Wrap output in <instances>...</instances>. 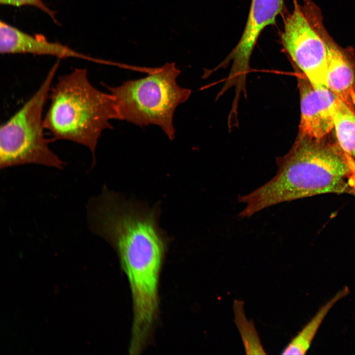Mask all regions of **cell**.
<instances>
[{"instance_id": "obj_1", "label": "cell", "mask_w": 355, "mask_h": 355, "mask_svg": "<svg viewBox=\"0 0 355 355\" xmlns=\"http://www.w3.org/2000/svg\"><path fill=\"white\" fill-rule=\"evenodd\" d=\"M104 238L116 251L131 289L133 320L130 350L140 353L152 333L159 310V284L168 237L159 217L131 210L112 217Z\"/></svg>"}, {"instance_id": "obj_2", "label": "cell", "mask_w": 355, "mask_h": 355, "mask_svg": "<svg viewBox=\"0 0 355 355\" xmlns=\"http://www.w3.org/2000/svg\"><path fill=\"white\" fill-rule=\"evenodd\" d=\"M276 175L238 198L249 217L283 202L324 193L355 196V160L340 146L298 137L289 151L276 159Z\"/></svg>"}, {"instance_id": "obj_3", "label": "cell", "mask_w": 355, "mask_h": 355, "mask_svg": "<svg viewBox=\"0 0 355 355\" xmlns=\"http://www.w3.org/2000/svg\"><path fill=\"white\" fill-rule=\"evenodd\" d=\"M50 104L44 126L54 140L71 141L88 148L93 168L99 139L112 119L119 120L114 97L95 88L86 69H75L59 77L51 89Z\"/></svg>"}, {"instance_id": "obj_4", "label": "cell", "mask_w": 355, "mask_h": 355, "mask_svg": "<svg viewBox=\"0 0 355 355\" xmlns=\"http://www.w3.org/2000/svg\"><path fill=\"white\" fill-rule=\"evenodd\" d=\"M143 78L129 80L116 87L105 85L114 97L119 120L138 126H159L170 140L175 138L174 114L191 94L179 86L180 71L174 63L149 69Z\"/></svg>"}, {"instance_id": "obj_5", "label": "cell", "mask_w": 355, "mask_h": 355, "mask_svg": "<svg viewBox=\"0 0 355 355\" xmlns=\"http://www.w3.org/2000/svg\"><path fill=\"white\" fill-rule=\"evenodd\" d=\"M57 61L36 92L0 128V168L37 164L63 169L64 162L49 146L43 110L57 71Z\"/></svg>"}, {"instance_id": "obj_6", "label": "cell", "mask_w": 355, "mask_h": 355, "mask_svg": "<svg viewBox=\"0 0 355 355\" xmlns=\"http://www.w3.org/2000/svg\"><path fill=\"white\" fill-rule=\"evenodd\" d=\"M281 34L283 48L315 88H327V40L321 11L313 0H294Z\"/></svg>"}, {"instance_id": "obj_7", "label": "cell", "mask_w": 355, "mask_h": 355, "mask_svg": "<svg viewBox=\"0 0 355 355\" xmlns=\"http://www.w3.org/2000/svg\"><path fill=\"white\" fill-rule=\"evenodd\" d=\"M284 0H251L249 13L242 35L237 45L217 69L232 66L226 83L230 86L245 87L249 61L257 39L267 26L275 24L283 10Z\"/></svg>"}, {"instance_id": "obj_8", "label": "cell", "mask_w": 355, "mask_h": 355, "mask_svg": "<svg viewBox=\"0 0 355 355\" xmlns=\"http://www.w3.org/2000/svg\"><path fill=\"white\" fill-rule=\"evenodd\" d=\"M300 120L298 137L317 141L334 128V116L339 98L327 88H315L305 78L298 79Z\"/></svg>"}, {"instance_id": "obj_9", "label": "cell", "mask_w": 355, "mask_h": 355, "mask_svg": "<svg viewBox=\"0 0 355 355\" xmlns=\"http://www.w3.org/2000/svg\"><path fill=\"white\" fill-rule=\"evenodd\" d=\"M0 52L75 58L103 64H111L77 52L60 43L49 42L42 36H31L2 21L0 22Z\"/></svg>"}, {"instance_id": "obj_10", "label": "cell", "mask_w": 355, "mask_h": 355, "mask_svg": "<svg viewBox=\"0 0 355 355\" xmlns=\"http://www.w3.org/2000/svg\"><path fill=\"white\" fill-rule=\"evenodd\" d=\"M327 47V88L355 111V62L352 48L341 46L330 35Z\"/></svg>"}, {"instance_id": "obj_11", "label": "cell", "mask_w": 355, "mask_h": 355, "mask_svg": "<svg viewBox=\"0 0 355 355\" xmlns=\"http://www.w3.org/2000/svg\"><path fill=\"white\" fill-rule=\"evenodd\" d=\"M349 293V288L346 286L321 306L313 318L285 347L281 354H305L309 349L318 329L329 311L337 302Z\"/></svg>"}, {"instance_id": "obj_12", "label": "cell", "mask_w": 355, "mask_h": 355, "mask_svg": "<svg viewBox=\"0 0 355 355\" xmlns=\"http://www.w3.org/2000/svg\"><path fill=\"white\" fill-rule=\"evenodd\" d=\"M334 128L340 147L355 158V114L340 98L334 113Z\"/></svg>"}, {"instance_id": "obj_13", "label": "cell", "mask_w": 355, "mask_h": 355, "mask_svg": "<svg viewBox=\"0 0 355 355\" xmlns=\"http://www.w3.org/2000/svg\"><path fill=\"white\" fill-rule=\"evenodd\" d=\"M235 322L240 334L247 355H265L257 332L251 321L247 319L244 302L236 300L233 303Z\"/></svg>"}, {"instance_id": "obj_14", "label": "cell", "mask_w": 355, "mask_h": 355, "mask_svg": "<svg viewBox=\"0 0 355 355\" xmlns=\"http://www.w3.org/2000/svg\"><path fill=\"white\" fill-rule=\"evenodd\" d=\"M0 3L14 6L24 5L35 6L47 14L55 23H58L55 17L56 12L49 9L42 0H0Z\"/></svg>"}]
</instances>
